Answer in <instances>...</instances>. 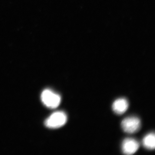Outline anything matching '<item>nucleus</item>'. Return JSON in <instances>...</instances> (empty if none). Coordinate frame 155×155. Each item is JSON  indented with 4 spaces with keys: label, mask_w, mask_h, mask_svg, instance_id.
<instances>
[{
    "label": "nucleus",
    "mask_w": 155,
    "mask_h": 155,
    "mask_svg": "<svg viewBox=\"0 0 155 155\" xmlns=\"http://www.w3.org/2000/svg\"><path fill=\"white\" fill-rule=\"evenodd\" d=\"M121 126L122 129L126 133L133 134L139 130L141 126V122L137 117H127L122 120Z\"/></svg>",
    "instance_id": "nucleus-3"
},
{
    "label": "nucleus",
    "mask_w": 155,
    "mask_h": 155,
    "mask_svg": "<svg viewBox=\"0 0 155 155\" xmlns=\"http://www.w3.org/2000/svg\"><path fill=\"white\" fill-rule=\"evenodd\" d=\"M128 107V102L125 98H119L113 103L112 108L116 114L121 115L125 113Z\"/></svg>",
    "instance_id": "nucleus-5"
},
{
    "label": "nucleus",
    "mask_w": 155,
    "mask_h": 155,
    "mask_svg": "<svg viewBox=\"0 0 155 155\" xmlns=\"http://www.w3.org/2000/svg\"><path fill=\"white\" fill-rule=\"evenodd\" d=\"M42 102L48 107L55 109L58 107L61 102L60 95L49 89L45 90L41 94Z\"/></svg>",
    "instance_id": "nucleus-2"
},
{
    "label": "nucleus",
    "mask_w": 155,
    "mask_h": 155,
    "mask_svg": "<svg viewBox=\"0 0 155 155\" xmlns=\"http://www.w3.org/2000/svg\"><path fill=\"white\" fill-rule=\"evenodd\" d=\"M67 115L62 111L55 112L45 122V125L50 128H57L64 126L67 122Z\"/></svg>",
    "instance_id": "nucleus-1"
},
{
    "label": "nucleus",
    "mask_w": 155,
    "mask_h": 155,
    "mask_svg": "<svg viewBox=\"0 0 155 155\" xmlns=\"http://www.w3.org/2000/svg\"><path fill=\"white\" fill-rule=\"evenodd\" d=\"M143 146L147 149L150 150L154 149L155 147L154 134L150 133L145 136L143 140Z\"/></svg>",
    "instance_id": "nucleus-6"
},
{
    "label": "nucleus",
    "mask_w": 155,
    "mask_h": 155,
    "mask_svg": "<svg viewBox=\"0 0 155 155\" xmlns=\"http://www.w3.org/2000/svg\"><path fill=\"white\" fill-rule=\"evenodd\" d=\"M139 148V143L134 139L126 138L122 142V151L125 154H133L137 151Z\"/></svg>",
    "instance_id": "nucleus-4"
}]
</instances>
